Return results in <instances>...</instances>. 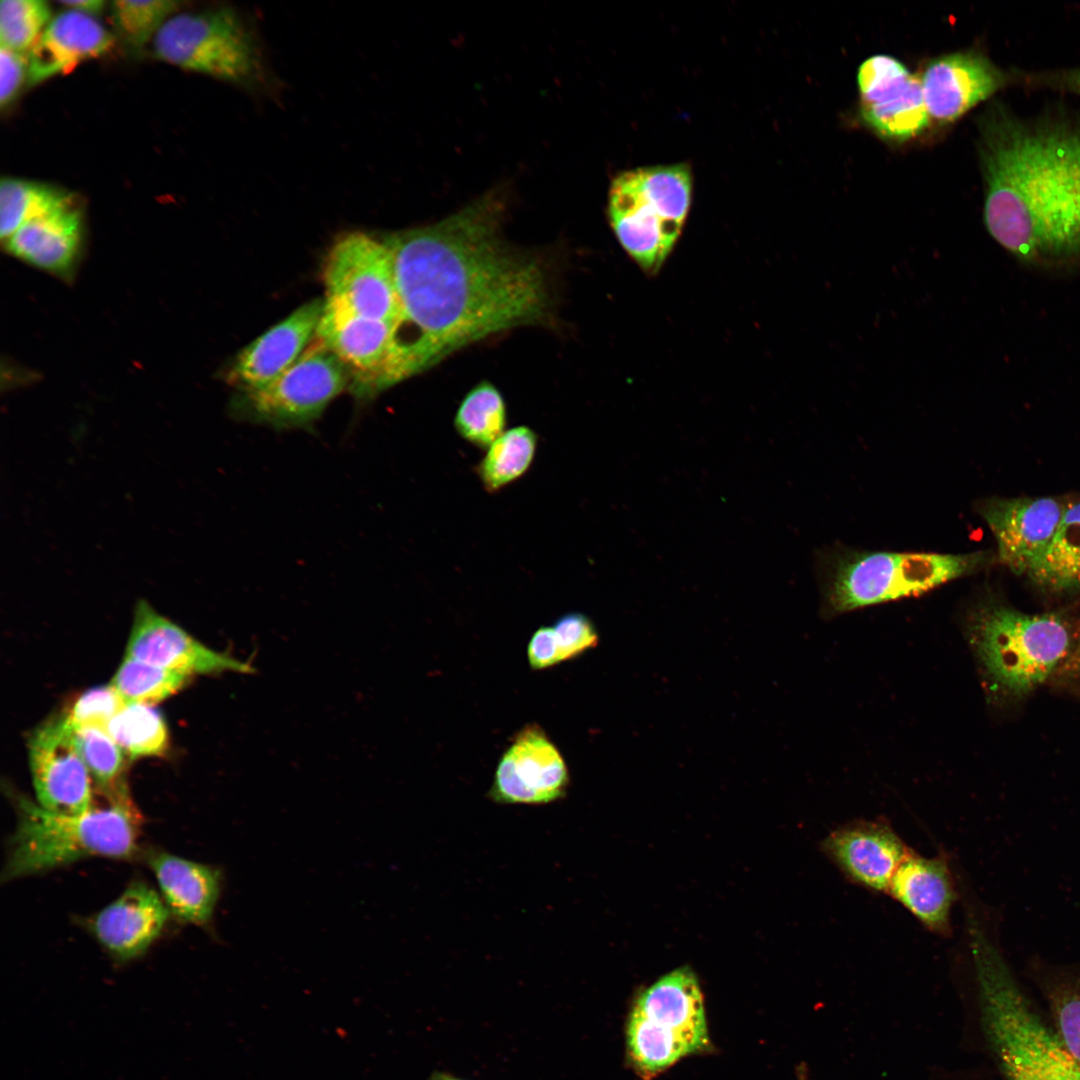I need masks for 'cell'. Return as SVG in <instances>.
Returning a JSON list of instances; mask_svg holds the SVG:
<instances>
[{"instance_id":"38","label":"cell","mask_w":1080,"mask_h":1080,"mask_svg":"<svg viewBox=\"0 0 1080 1080\" xmlns=\"http://www.w3.org/2000/svg\"><path fill=\"white\" fill-rule=\"evenodd\" d=\"M28 78V55L0 46V107H9Z\"/></svg>"},{"instance_id":"13","label":"cell","mask_w":1080,"mask_h":1080,"mask_svg":"<svg viewBox=\"0 0 1080 1080\" xmlns=\"http://www.w3.org/2000/svg\"><path fill=\"white\" fill-rule=\"evenodd\" d=\"M29 762L40 807L53 813L77 815L94 806L91 775L65 715L45 722L33 732Z\"/></svg>"},{"instance_id":"22","label":"cell","mask_w":1080,"mask_h":1080,"mask_svg":"<svg viewBox=\"0 0 1080 1080\" xmlns=\"http://www.w3.org/2000/svg\"><path fill=\"white\" fill-rule=\"evenodd\" d=\"M930 932L951 935V912L958 898L946 855L923 856L913 849L897 868L887 890Z\"/></svg>"},{"instance_id":"30","label":"cell","mask_w":1080,"mask_h":1080,"mask_svg":"<svg viewBox=\"0 0 1080 1080\" xmlns=\"http://www.w3.org/2000/svg\"><path fill=\"white\" fill-rule=\"evenodd\" d=\"M106 731L129 759L159 756L168 748L165 720L151 704H126Z\"/></svg>"},{"instance_id":"36","label":"cell","mask_w":1080,"mask_h":1080,"mask_svg":"<svg viewBox=\"0 0 1080 1080\" xmlns=\"http://www.w3.org/2000/svg\"><path fill=\"white\" fill-rule=\"evenodd\" d=\"M125 705L118 691L109 684L87 690L65 716L73 730L83 727L107 730L110 721Z\"/></svg>"},{"instance_id":"12","label":"cell","mask_w":1080,"mask_h":1080,"mask_svg":"<svg viewBox=\"0 0 1080 1080\" xmlns=\"http://www.w3.org/2000/svg\"><path fill=\"white\" fill-rule=\"evenodd\" d=\"M566 762L537 723L516 732L497 764L487 797L496 804L544 805L566 797Z\"/></svg>"},{"instance_id":"34","label":"cell","mask_w":1080,"mask_h":1080,"mask_svg":"<svg viewBox=\"0 0 1080 1080\" xmlns=\"http://www.w3.org/2000/svg\"><path fill=\"white\" fill-rule=\"evenodd\" d=\"M78 751L97 786L106 795L124 784L121 776L125 755L108 732L97 727L73 730Z\"/></svg>"},{"instance_id":"15","label":"cell","mask_w":1080,"mask_h":1080,"mask_svg":"<svg viewBox=\"0 0 1080 1080\" xmlns=\"http://www.w3.org/2000/svg\"><path fill=\"white\" fill-rule=\"evenodd\" d=\"M858 88L864 122L882 137L906 140L925 130L930 116L921 77L899 60L881 58L860 73Z\"/></svg>"},{"instance_id":"20","label":"cell","mask_w":1080,"mask_h":1080,"mask_svg":"<svg viewBox=\"0 0 1080 1080\" xmlns=\"http://www.w3.org/2000/svg\"><path fill=\"white\" fill-rule=\"evenodd\" d=\"M1006 81L1004 74L985 56L956 52L931 61L921 84L930 118L953 122L986 100Z\"/></svg>"},{"instance_id":"26","label":"cell","mask_w":1080,"mask_h":1080,"mask_svg":"<svg viewBox=\"0 0 1080 1080\" xmlns=\"http://www.w3.org/2000/svg\"><path fill=\"white\" fill-rule=\"evenodd\" d=\"M1030 974L1049 1010L1050 1026L1068 1053L1080 1063V966L1034 962Z\"/></svg>"},{"instance_id":"31","label":"cell","mask_w":1080,"mask_h":1080,"mask_svg":"<svg viewBox=\"0 0 1080 1080\" xmlns=\"http://www.w3.org/2000/svg\"><path fill=\"white\" fill-rule=\"evenodd\" d=\"M506 424L505 401L489 382L479 383L465 395L454 418L457 433L485 450L506 431Z\"/></svg>"},{"instance_id":"42","label":"cell","mask_w":1080,"mask_h":1080,"mask_svg":"<svg viewBox=\"0 0 1080 1080\" xmlns=\"http://www.w3.org/2000/svg\"><path fill=\"white\" fill-rule=\"evenodd\" d=\"M429 1080H462V1079H459V1078L454 1077V1076H452L450 1074H447V1073L435 1072V1073H433L431 1075Z\"/></svg>"},{"instance_id":"32","label":"cell","mask_w":1080,"mask_h":1080,"mask_svg":"<svg viewBox=\"0 0 1080 1080\" xmlns=\"http://www.w3.org/2000/svg\"><path fill=\"white\" fill-rule=\"evenodd\" d=\"M191 675L125 656L111 684L126 704H153L173 695Z\"/></svg>"},{"instance_id":"28","label":"cell","mask_w":1080,"mask_h":1080,"mask_svg":"<svg viewBox=\"0 0 1080 1080\" xmlns=\"http://www.w3.org/2000/svg\"><path fill=\"white\" fill-rule=\"evenodd\" d=\"M73 194L48 183L13 177L0 182V235L2 241L26 222L74 203Z\"/></svg>"},{"instance_id":"29","label":"cell","mask_w":1080,"mask_h":1080,"mask_svg":"<svg viewBox=\"0 0 1080 1080\" xmlns=\"http://www.w3.org/2000/svg\"><path fill=\"white\" fill-rule=\"evenodd\" d=\"M537 444V434L527 426L506 430L475 467L483 488L497 493L521 478L534 461Z\"/></svg>"},{"instance_id":"14","label":"cell","mask_w":1080,"mask_h":1080,"mask_svg":"<svg viewBox=\"0 0 1080 1080\" xmlns=\"http://www.w3.org/2000/svg\"><path fill=\"white\" fill-rule=\"evenodd\" d=\"M393 323L364 317L343 300L326 296L315 338L330 349L351 374L349 390L359 401L376 396L387 358Z\"/></svg>"},{"instance_id":"39","label":"cell","mask_w":1080,"mask_h":1080,"mask_svg":"<svg viewBox=\"0 0 1080 1080\" xmlns=\"http://www.w3.org/2000/svg\"><path fill=\"white\" fill-rule=\"evenodd\" d=\"M527 657L531 669L536 671L561 663L552 626H541L532 634Z\"/></svg>"},{"instance_id":"23","label":"cell","mask_w":1080,"mask_h":1080,"mask_svg":"<svg viewBox=\"0 0 1080 1080\" xmlns=\"http://www.w3.org/2000/svg\"><path fill=\"white\" fill-rule=\"evenodd\" d=\"M169 913L154 889L134 882L93 918L91 929L115 959L128 961L143 954L158 938Z\"/></svg>"},{"instance_id":"4","label":"cell","mask_w":1080,"mask_h":1080,"mask_svg":"<svg viewBox=\"0 0 1080 1080\" xmlns=\"http://www.w3.org/2000/svg\"><path fill=\"white\" fill-rule=\"evenodd\" d=\"M108 797V806H93L77 815L53 813L18 797L17 825L8 843L2 880L45 872L91 856H134L140 817L125 786Z\"/></svg>"},{"instance_id":"5","label":"cell","mask_w":1080,"mask_h":1080,"mask_svg":"<svg viewBox=\"0 0 1080 1080\" xmlns=\"http://www.w3.org/2000/svg\"><path fill=\"white\" fill-rule=\"evenodd\" d=\"M626 1062L653 1080L681 1060L711 1054L703 992L694 972L677 968L633 999L625 1021Z\"/></svg>"},{"instance_id":"35","label":"cell","mask_w":1080,"mask_h":1080,"mask_svg":"<svg viewBox=\"0 0 1080 1080\" xmlns=\"http://www.w3.org/2000/svg\"><path fill=\"white\" fill-rule=\"evenodd\" d=\"M51 15L49 4L43 0H2L0 46L28 55Z\"/></svg>"},{"instance_id":"6","label":"cell","mask_w":1080,"mask_h":1080,"mask_svg":"<svg viewBox=\"0 0 1080 1080\" xmlns=\"http://www.w3.org/2000/svg\"><path fill=\"white\" fill-rule=\"evenodd\" d=\"M692 174L685 164L628 170L611 183L608 216L625 251L648 274L656 273L687 218Z\"/></svg>"},{"instance_id":"24","label":"cell","mask_w":1080,"mask_h":1080,"mask_svg":"<svg viewBox=\"0 0 1080 1080\" xmlns=\"http://www.w3.org/2000/svg\"><path fill=\"white\" fill-rule=\"evenodd\" d=\"M3 243L11 255L34 267L70 276L82 249V215L75 202L59 207L26 222Z\"/></svg>"},{"instance_id":"2","label":"cell","mask_w":1080,"mask_h":1080,"mask_svg":"<svg viewBox=\"0 0 1080 1080\" xmlns=\"http://www.w3.org/2000/svg\"><path fill=\"white\" fill-rule=\"evenodd\" d=\"M980 156L987 232L1037 266L1080 264V130L995 115Z\"/></svg>"},{"instance_id":"27","label":"cell","mask_w":1080,"mask_h":1080,"mask_svg":"<svg viewBox=\"0 0 1080 1080\" xmlns=\"http://www.w3.org/2000/svg\"><path fill=\"white\" fill-rule=\"evenodd\" d=\"M1026 574L1049 591L1080 590V500L1068 504L1052 540Z\"/></svg>"},{"instance_id":"10","label":"cell","mask_w":1080,"mask_h":1080,"mask_svg":"<svg viewBox=\"0 0 1080 1080\" xmlns=\"http://www.w3.org/2000/svg\"><path fill=\"white\" fill-rule=\"evenodd\" d=\"M351 374L339 358L314 337L302 355L266 386L240 392L233 411L240 419L276 430L309 428L330 402L349 389Z\"/></svg>"},{"instance_id":"16","label":"cell","mask_w":1080,"mask_h":1080,"mask_svg":"<svg viewBox=\"0 0 1080 1080\" xmlns=\"http://www.w3.org/2000/svg\"><path fill=\"white\" fill-rule=\"evenodd\" d=\"M1068 504L1055 497L990 498L978 513L995 537L999 562L1020 575L1046 549Z\"/></svg>"},{"instance_id":"40","label":"cell","mask_w":1080,"mask_h":1080,"mask_svg":"<svg viewBox=\"0 0 1080 1080\" xmlns=\"http://www.w3.org/2000/svg\"><path fill=\"white\" fill-rule=\"evenodd\" d=\"M1043 80L1056 88H1062L1080 95V68L1055 73L1045 77Z\"/></svg>"},{"instance_id":"18","label":"cell","mask_w":1080,"mask_h":1080,"mask_svg":"<svg viewBox=\"0 0 1080 1080\" xmlns=\"http://www.w3.org/2000/svg\"><path fill=\"white\" fill-rule=\"evenodd\" d=\"M126 656L188 675L250 671L246 662L206 647L145 600L136 605Z\"/></svg>"},{"instance_id":"25","label":"cell","mask_w":1080,"mask_h":1080,"mask_svg":"<svg viewBox=\"0 0 1080 1080\" xmlns=\"http://www.w3.org/2000/svg\"><path fill=\"white\" fill-rule=\"evenodd\" d=\"M148 863L169 911L184 922L209 925L221 893L222 872L165 852L151 854Z\"/></svg>"},{"instance_id":"11","label":"cell","mask_w":1080,"mask_h":1080,"mask_svg":"<svg viewBox=\"0 0 1080 1080\" xmlns=\"http://www.w3.org/2000/svg\"><path fill=\"white\" fill-rule=\"evenodd\" d=\"M326 296L343 300L356 313L393 323L399 314L391 255L383 240L354 231L328 250L322 269Z\"/></svg>"},{"instance_id":"17","label":"cell","mask_w":1080,"mask_h":1080,"mask_svg":"<svg viewBox=\"0 0 1080 1080\" xmlns=\"http://www.w3.org/2000/svg\"><path fill=\"white\" fill-rule=\"evenodd\" d=\"M820 849L851 883L875 893H887L890 882L910 848L883 818L854 820L829 832Z\"/></svg>"},{"instance_id":"37","label":"cell","mask_w":1080,"mask_h":1080,"mask_svg":"<svg viewBox=\"0 0 1080 1080\" xmlns=\"http://www.w3.org/2000/svg\"><path fill=\"white\" fill-rule=\"evenodd\" d=\"M561 662L581 656L597 646L598 632L589 617L570 612L559 617L552 626Z\"/></svg>"},{"instance_id":"33","label":"cell","mask_w":1080,"mask_h":1080,"mask_svg":"<svg viewBox=\"0 0 1080 1080\" xmlns=\"http://www.w3.org/2000/svg\"><path fill=\"white\" fill-rule=\"evenodd\" d=\"M182 5L173 0H117L110 3L112 25L127 48L139 52Z\"/></svg>"},{"instance_id":"9","label":"cell","mask_w":1080,"mask_h":1080,"mask_svg":"<svg viewBox=\"0 0 1080 1080\" xmlns=\"http://www.w3.org/2000/svg\"><path fill=\"white\" fill-rule=\"evenodd\" d=\"M152 43L156 58L184 70L246 87L263 80L256 36L232 8L176 13Z\"/></svg>"},{"instance_id":"19","label":"cell","mask_w":1080,"mask_h":1080,"mask_svg":"<svg viewBox=\"0 0 1080 1080\" xmlns=\"http://www.w3.org/2000/svg\"><path fill=\"white\" fill-rule=\"evenodd\" d=\"M324 299H313L293 311L235 358L229 382L240 392L260 389L290 368L315 337Z\"/></svg>"},{"instance_id":"21","label":"cell","mask_w":1080,"mask_h":1080,"mask_svg":"<svg viewBox=\"0 0 1080 1080\" xmlns=\"http://www.w3.org/2000/svg\"><path fill=\"white\" fill-rule=\"evenodd\" d=\"M113 43L114 36L94 16L62 10L28 53L27 85L70 73L80 63L107 53Z\"/></svg>"},{"instance_id":"41","label":"cell","mask_w":1080,"mask_h":1080,"mask_svg":"<svg viewBox=\"0 0 1080 1080\" xmlns=\"http://www.w3.org/2000/svg\"><path fill=\"white\" fill-rule=\"evenodd\" d=\"M59 4L65 9L94 16L102 13L106 3L102 0H69L59 1Z\"/></svg>"},{"instance_id":"3","label":"cell","mask_w":1080,"mask_h":1080,"mask_svg":"<svg viewBox=\"0 0 1080 1080\" xmlns=\"http://www.w3.org/2000/svg\"><path fill=\"white\" fill-rule=\"evenodd\" d=\"M981 1023L1005 1080H1080V1063L1059 1041L987 934L969 942Z\"/></svg>"},{"instance_id":"7","label":"cell","mask_w":1080,"mask_h":1080,"mask_svg":"<svg viewBox=\"0 0 1080 1080\" xmlns=\"http://www.w3.org/2000/svg\"><path fill=\"white\" fill-rule=\"evenodd\" d=\"M985 551L965 554L850 552L833 560L828 600L837 612L929 592L984 568Z\"/></svg>"},{"instance_id":"1","label":"cell","mask_w":1080,"mask_h":1080,"mask_svg":"<svg viewBox=\"0 0 1080 1080\" xmlns=\"http://www.w3.org/2000/svg\"><path fill=\"white\" fill-rule=\"evenodd\" d=\"M502 208L491 192L438 223L383 237L399 314L379 393L467 344L544 319V274L500 239Z\"/></svg>"},{"instance_id":"8","label":"cell","mask_w":1080,"mask_h":1080,"mask_svg":"<svg viewBox=\"0 0 1080 1080\" xmlns=\"http://www.w3.org/2000/svg\"><path fill=\"white\" fill-rule=\"evenodd\" d=\"M970 634L990 678L1013 694L1042 683L1070 646L1068 627L1058 616L1027 615L1001 605L976 612Z\"/></svg>"}]
</instances>
